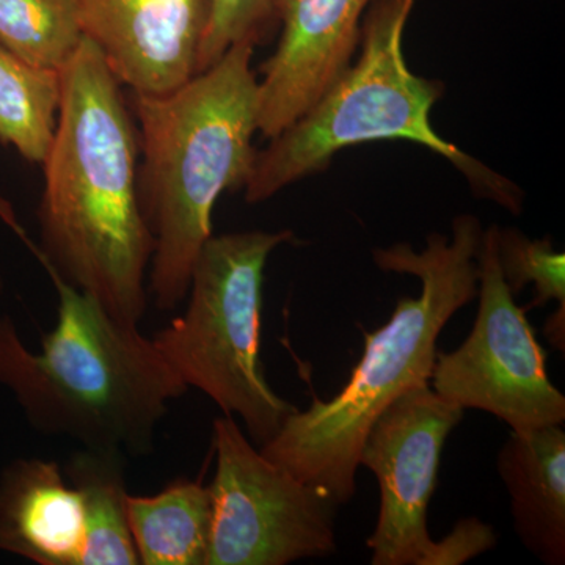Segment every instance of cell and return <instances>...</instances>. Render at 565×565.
Returning a JSON list of instances; mask_svg holds the SVG:
<instances>
[{"label": "cell", "mask_w": 565, "mask_h": 565, "mask_svg": "<svg viewBox=\"0 0 565 565\" xmlns=\"http://www.w3.org/2000/svg\"><path fill=\"white\" fill-rule=\"evenodd\" d=\"M62 93L40 204L43 266L92 294L126 326L147 313L152 239L139 199V140L120 82L90 40L61 71Z\"/></svg>", "instance_id": "cell-1"}, {"label": "cell", "mask_w": 565, "mask_h": 565, "mask_svg": "<svg viewBox=\"0 0 565 565\" xmlns=\"http://www.w3.org/2000/svg\"><path fill=\"white\" fill-rule=\"evenodd\" d=\"M481 223L475 215L452 222V239L429 234L426 250L394 244L374 250L384 273L415 275L418 297H403L390 321L364 333L362 360L333 399L313 397L308 411L296 412L277 434L259 446L267 459L338 504L352 500L364 438L379 415L397 397L429 385L441 330L478 296Z\"/></svg>", "instance_id": "cell-2"}, {"label": "cell", "mask_w": 565, "mask_h": 565, "mask_svg": "<svg viewBox=\"0 0 565 565\" xmlns=\"http://www.w3.org/2000/svg\"><path fill=\"white\" fill-rule=\"evenodd\" d=\"M253 50L243 41L172 90L134 93L139 199L152 239L148 292L161 311L188 297L222 193L250 180L259 115Z\"/></svg>", "instance_id": "cell-3"}, {"label": "cell", "mask_w": 565, "mask_h": 565, "mask_svg": "<svg viewBox=\"0 0 565 565\" xmlns=\"http://www.w3.org/2000/svg\"><path fill=\"white\" fill-rule=\"evenodd\" d=\"M44 269L57 289V322L33 352L13 318L0 316V385L41 434L145 455L188 386L139 327L118 322L92 294Z\"/></svg>", "instance_id": "cell-4"}, {"label": "cell", "mask_w": 565, "mask_h": 565, "mask_svg": "<svg viewBox=\"0 0 565 565\" xmlns=\"http://www.w3.org/2000/svg\"><path fill=\"white\" fill-rule=\"evenodd\" d=\"M416 0H374L362 24V54L302 117L256 152L245 202L273 199L294 182L321 173L344 148L405 140L434 151L467 178L479 199L520 214L523 192L445 140L430 122L444 84L416 76L403 51L405 25Z\"/></svg>", "instance_id": "cell-5"}, {"label": "cell", "mask_w": 565, "mask_h": 565, "mask_svg": "<svg viewBox=\"0 0 565 565\" xmlns=\"http://www.w3.org/2000/svg\"><path fill=\"white\" fill-rule=\"evenodd\" d=\"M292 241L291 230L211 236L193 266L188 308L151 338L185 386L239 416L258 448L297 411L274 392L262 362L264 269Z\"/></svg>", "instance_id": "cell-6"}, {"label": "cell", "mask_w": 565, "mask_h": 565, "mask_svg": "<svg viewBox=\"0 0 565 565\" xmlns=\"http://www.w3.org/2000/svg\"><path fill=\"white\" fill-rule=\"evenodd\" d=\"M212 446L206 565H286L337 552L340 504L330 494L267 459L233 416L214 419Z\"/></svg>", "instance_id": "cell-7"}, {"label": "cell", "mask_w": 565, "mask_h": 565, "mask_svg": "<svg viewBox=\"0 0 565 565\" xmlns=\"http://www.w3.org/2000/svg\"><path fill=\"white\" fill-rule=\"evenodd\" d=\"M478 296L473 330L456 351L437 352L430 388L463 411L497 416L515 433L563 424L564 394L550 381L544 348L501 273L497 225L482 233Z\"/></svg>", "instance_id": "cell-8"}, {"label": "cell", "mask_w": 565, "mask_h": 565, "mask_svg": "<svg viewBox=\"0 0 565 565\" xmlns=\"http://www.w3.org/2000/svg\"><path fill=\"white\" fill-rule=\"evenodd\" d=\"M429 385L397 397L364 438L360 465L381 490L377 525L366 541L373 565H438L440 541L427 530V509L449 434L463 418Z\"/></svg>", "instance_id": "cell-9"}, {"label": "cell", "mask_w": 565, "mask_h": 565, "mask_svg": "<svg viewBox=\"0 0 565 565\" xmlns=\"http://www.w3.org/2000/svg\"><path fill=\"white\" fill-rule=\"evenodd\" d=\"M82 33L115 79L158 95L199 73L211 0H76Z\"/></svg>", "instance_id": "cell-10"}, {"label": "cell", "mask_w": 565, "mask_h": 565, "mask_svg": "<svg viewBox=\"0 0 565 565\" xmlns=\"http://www.w3.org/2000/svg\"><path fill=\"white\" fill-rule=\"evenodd\" d=\"M374 0H277L281 36L258 81V131L280 134L351 66Z\"/></svg>", "instance_id": "cell-11"}, {"label": "cell", "mask_w": 565, "mask_h": 565, "mask_svg": "<svg viewBox=\"0 0 565 565\" xmlns=\"http://www.w3.org/2000/svg\"><path fill=\"white\" fill-rule=\"evenodd\" d=\"M81 494L54 460H11L0 471V552L39 565H81Z\"/></svg>", "instance_id": "cell-12"}, {"label": "cell", "mask_w": 565, "mask_h": 565, "mask_svg": "<svg viewBox=\"0 0 565 565\" xmlns=\"http://www.w3.org/2000/svg\"><path fill=\"white\" fill-rule=\"evenodd\" d=\"M522 544L542 563H565V433L563 424L512 430L497 457Z\"/></svg>", "instance_id": "cell-13"}, {"label": "cell", "mask_w": 565, "mask_h": 565, "mask_svg": "<svg viewBox=\"0 0 565 565\" xmlns=\"http://www.w3.org/2000/svg\"><path fill=\"white\" fill-rule=\"evenodd\" d=\"M140 564L206 565L212 501L210 486L178 479L151 497L126 498Z\"/></svg>", "instance_id": "cell-14"}, {"label": "cell", "mask_w": 565, "mask_h": 565, "mask_svg": "<svg viewBox=\"0 0 565 565\" xmlns=\"http://www.w3.org/2000/svg\"><path fill=\"white\" fill-rule=\"evenodd\" d=\"M125 452L82 448L63 468L81 494L85 548L81 565L140 564L126 512Z\"/></svg>", "instance_id": "cell-15"}, {"label": "cell", "mask_w": 565, "mask_h": 565, "mask_svg": "<svg viewBox=\"0 0 565 565\" xmlns=\"http://www.w3.org/2000/svg\"><path fill=\"white\" fill-rule=\"evenodd\" d=\"M61 93L58 71L33 66L0 43V141L25 161L41 166L46 158Z\"/></svg>", "instance_id": "cell-16"}, {"label": "cell", "mask_w": 565, "mask_h": 565, "mask_svg": "<svg viewBox=\"0 0 565 565\" xmlns=\"http://www.w3.org/2000/svg\"><path fill=\"white\" fill-rule=\"evenodd\" d=\"M82 40L76 0H0V43L33 66L61 73Z\"/></svg>", "instance_id": "cell-17"}, {"label": "cell", "mask_w": 565, "mask_h": 565, "mask_svg": "<svg viewBox=\"0 0 565 565\" xmlns=\"http://www.w3.org/2000/svg\"><path fill=\"white\" fill-rule=\"evenodd\" d=\"M498 258L512 296L534 286L535 297L526 311L552 300L565 308V256L553 248L552 237L533 241L516 228L498 226Z\"/></svg>", "instance_id": "cell-18"}, {"label": "cell", "mask_w": 565, "mask_h": 565, "mask_svg": "<svg viewBox=\"0 0 565 565\" xmlns=\"http://www.w3.org/2000/svg\"><path fill=\"white\" fill-rule=\"evenodd\" d=\"M277 0H211L210 21L199 55V73L225 54L234 44H256L277 21Z\"/></svg>", "instance_id": "cell-19"}, {"label": "cell", "mask_w": 565, "mask_h": 565, "mask_svg": "<svg viewBox=\"0 0 565 565\" xmlns=\"http://www.w3.org/2000/svg\"><path fill=\"white\" fill-rule=\"evenodd\" d=\"M497 544L492 526L481 520H460L455 530L440 541L438 565H460L481 555Z\"/></svg>", "instance_id": "cell-20"}, {"label": "cell", "mask_w": 565, "mask_h": 565, "mask_svg": "<svg viewBox=\"0 0 565 565\" xmlns=\"http://www.w3.org/2000/svg\"><path fill=\"white\" fill-rule=\"evenodd\" d=\"M544 333L553 348L561 352L565 351V308L557 307V310L546 318Z\"/></svg>", "instance_id": "cell-21"}, {"label": "cell", "mask_w": 565, "mask_h": 565, "mask_svg": "<svg viewBox=\"0 0 565 565\" xmlns=\"http://www.w3.org/2000/svg\"><path fill=\"white\" fill-rule=\"evenodd\" d=\"M3 280H2V275H0V296H2V292H3Z\"/></svg>", "instance_id": "cell-22"}]
</instances>
